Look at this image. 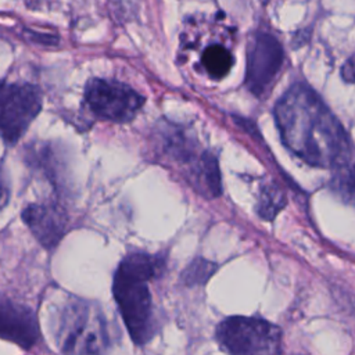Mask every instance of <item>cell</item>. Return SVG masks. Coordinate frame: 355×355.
I'll return each instance as SVG.
<instances>
[{"label": "cell", "instance_id": "cell-1", "mask_svg": "<svg viewBox=\"0 0 355 355\" xmlns=\"http://www.w3.org/2000/svg\"><path fill=\"white\" fill-rule=\"evenodd\" d=\"M275 116L284 146L304 162L331 169L349 162L344 126L308 85H293L276 103Z\"/></svg>", "mask_w": 355, "mask_h": 355}, {"label": "cell", "instance_id": "cell-2", "mask_svg": "<svg viewBox=\"0 0 355 355\" xmlns=\"http://www.w3.org/2000/svg\"><path fill=\"white\" fill-rule=\"evenodd\" d=\"M161 255L136 252L126 255L114 276L112 291L128 333L136 345H144L155 333L148 283L162 275Z\"/></svg>", "mask_w": 355, "mask_h": 355}, {"label": "cell", "instance_id": "cell-3", "mask_svg": "<svg viewBox=\"0 0 355 355\" xmlns=\"http://www.w3.org/2000/svg\"><path fill=\"white\" fill-rule=\"evenodd\" d=\"M54 337L64 355H104L112 344L103 309L80 298L64 304L54 322Z\"/></svg>", "mask_w": 355, "mask_h": 355}, {"label": "cell", "instance_id": "cell-4", "mask_svg": "<svg viewBox=\"0 0 355 355\" xmlns=\"http://www.w3.org/2000/svg\"><path fill=\"white\" fill-rule=\"evenodd\" d=\"M216 340L229 355H280L279 326L250 316H230L216 327Z\"/></svg>", "mask_w": 355, "mask_h": 355}, {"label": "cell", "instance_id": "cell-5", "mask_svg": "<svg viewBox=\"0 0 355 355\" xmlns=\"http://www.w3.org/2000/svg\"><path fill=\"white\" fill-rule=\"evenodd\" d=\"M85 103L98 118L126 123L140 111L144 97L125 83L93 78L85 86Z\"/></svg>", "mask_w": 355, "mask_h": 355}, {"label": "cell", "instance_id": "cell-6", "mask_svg": "<svg viewBox=\"0 0 355 355\" xmlns=\"http://www.w3.org/2000/svg\"><path fill=\"white\" fill-rule=\"evenodd\" d=\"M42 108L40 90L28 83H0V136L15 143Z\"/></svg>", "mask_w": 355, "mask_h": 355}, {"label": "cell", "instance_id": "cell-7", "mask_svg": "<svg viewBox=\"0 0 355 355\" xmlns=\"http://www.w3.org/2000/svg\"><path fill=\"white\" fill-rule=\"evenodd\" d=\"M283 61L284 53L280 42L270 33H257L247 50L245 87L257 97L265 96L273 86Z\"/></svg>", "mask_w": 355, "mask_h": 355}, {"label": "cell", "instance_id": "cell-8", "mask_svg": "<svg viewBox=\"0 0 355 355\" xmlns=\"http://www.w3.org/2000/svg\"><path fill=\"white\" fill-rule=\"evenodd\" d=\"M22 219L44 248H54L67 230L65 211L55 204H31L22 211Z\"/></svg>", "mask_w": 355, "mask_h": 355}, {"label": "cell", "instance_id": "cell-9", "mask_svg": "<svg viewBox=\"0 0 355 355\" xmlns=\"http://www.w3.org/2000/svg\"><path fill=\"white\" fill-rule=\"evenodd\" d=\"M0 337L22 348L33 347L40 337L33 312L21 304L0 300Z\"/></svg>", "mask_w": 355, "mask_h": 355}, {"label": "cell", "instance_id": "cell-10", "mask_svg": "<svg viewBox=\"0 0 355 355\" xmlns=\"http://www.w3.org/2000/svg\"><path fill=\"white\" fill-rule=\"evenodd\" d=\"M187 179L193 187L205 197L214 198L222 193V180L218 158L204 151L198 159L187 169Z\"/></svg>", "mask_w": 355, "mask_h": 355}, {"label": "cell", "instance_id": "cell-11", "mask_svg": "<svg viewBox=\"0 0 355 355\" xmlns=\"http://www.w3.org/2000/svg\"><path fill=\"white\" fill-rule=\"evenodd\" d=\"M201 64L209 78L219 80L229 73L233 65V55L222 44H209L201 54Z\"/></svg>", "mask_w": 355, "mask_h": 355}, {"label": "cell", "instance_id": "cell-12", "mask_svg": "<svg viewBox=\"0 0 355 355\" xmlns=\"http://www.w3.org/2000/svg\"><path fill=\"white\" fill-rule=\"evenodd\" d=\"M287 198L284 193L273 183L263 184L259 191L257 214L263 220H273L275 216L286 207Z\"/></svg>", "mask_w": 355, "mask_h": 355}, {"label": "cell", "instance_id": "cell-13", "mask_svg": "<svg viewBox=\"0 0 355 355\" xmlns=\"http://www.w3.org/2000/svg\"><path fill=\"white\" fill-rule=\"evenodd\" d=\"M330 186L337 197L355 207V161L337 168Z\"/></svg>", "mask_w": 355, "mask_h": 355}, {"label": "cell", "instance_id": "cell-14", "mask_svg": "<svg viewBox=\"0 0 355 355\" xmlns=\"http://www.w3.org/2000/svg\"><path fill=\"white\" fill-rule=\"evenodd\" d=\"M215 270H216L215 263H212L207 259H202V258H197L182 273V279L189 286L202 284L212 276V273Z\"/></svg>", "mask_w": 355, "mask_h": 355}, {"label": "cell", "instance_id": "cell-15", "mask_svg": "<svg viewBox=\"0 0 355 355\" xmlns=\"http://www.w3.org/2000/svg\"><path fill=\"white\" fill-rule=\"evenodd\" d=\"M341 76L347 83H355V53L341 67Z\"/></svg>", "mask_w": 355, "mask_h": 355}, {"label": "cell", "instance_id": "cell-16", "mask_svg": "<svg viewBox=\"0 0 355 355\" xmlns=\"http://www.w3.org/2000/svg\"><path fill=\"white\" fill-rule=\"evenodd\" d=\"M8 198H10V187L4 175L0 172V211L7 205Z\"/></svg>", "mask_w": 355, "mask_h": 355}]
</instances>
